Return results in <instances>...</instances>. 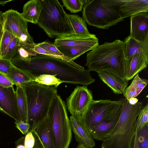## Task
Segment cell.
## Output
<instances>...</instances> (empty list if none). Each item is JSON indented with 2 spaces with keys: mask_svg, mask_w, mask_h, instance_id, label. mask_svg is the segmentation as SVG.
<instances>
[{
  "mask_svg": "<svg viewBox=\"0 0 148 148\" xmlns=\"http://www.w3.org/2000/svg\"><path fill=\"white\" fill-rule=\"evenodd\" d=\"M15 126L23 134L26 135L28 132L30 128L29 124L22 121H15Z\"/></svg>",
  "mask_w": 148,
  "mask_h": 148,
  "instance_id": "cell-37",
  "label": "cell"
},
{
  "mask_svg": "<svg viewBox=\"0 0 148 148\" xmlns=\"http://www.w3.org/2000/svg\"><path fill=\"white\" fill-rule=\"evenodd\" d=\"M71 131L79 144H83L88 148L95 146V143L91 136L84 121L82 115L71 116L69 118Z\"/></svg>",
  "mask_w": 148,
  "mask_h": 148,
  "instance_id": "cell-15",
  "label": "cell"
},
{
  "mask_svg": "<svg viewBox=\"0 0 148 148\" xmlns=\"http://www.w3.org/2000/svg\"><path fill=\"white\" fill-rule=\"evenodd\" d=\"M123 19L143 12H148V0H109Z\"/></svg>",
  "mask_w": 148,
  "mask_h": 148,
  "instance_id": "cell-12",
  "label": "cell"
},
{
  "mask_svg": "<svg viewBox=\"0 0 148 148\" xmlns=\"http://www.w3.org/2000/svg\"><path fill=\"white\" fill-rule=\"evenodd\" d=\"M38 45L50 52L59 56H64L60 52L54 44L45 41L38 43Z\"/></svg>",
  "mask_w": 148,
  "mask_h": 148,
  "instance_id": "cell-34",
  "label": "cell"
},
{
  "mask_svg": "<svg viewBox=\"0 0 148 148\" xmlns=\"http://www.w3.org/2000/svg\"><path fill=\"white\" fill-rule=\"evenodd\" d=\"M57 48L86 46L95 48L99 45L98 39L94 34L89 35L72 34L56 38L53 44Z\"/></svg>",
  "mask_w": 148,
  "mask_h": 148,
  "instance_id": "cell-14",
  "label": "cell"
},
{
  "mask_svg": "<svg viewBox=\"0 0 148 148\" xmlns=\"http://www.w3.org/2000/svg\"><path fill=\"white\" fill-rule=\"evenodd\" d=\"M41 1L43 8L37 24L50 38H59L75 33L67 14L58 0Z\"/></svg>",
  "mask_w": 148,
  "mask_h": 148,
  "instance_id": "cell-5",
  "label": "cell"
},
{
  "mask_svg": "<svg viewBox=\"0 0 148 148\" xmlns=\"http://www.w3.org/2000/svg\"><path fill=\"white\" fill-rule=\"evenodd\" d=\"M13 65L11 61L0 58V72L7 74Z\"/></svg>",
  "mask_w": 148,
  "mask_h": 148,
  "instance_id": "cell-36",
  "label": "cell"
},
{
  "mask_svg": "<svg viewBox=\"0 0 148 148\" xmlns=\"http://www.w3.org/2000/svg\"><path fill=\"white\" fill-rule=\"evenodd\" d=\"M2 13L0 11V36L2 30L3 20L2 16Z\"/></svg>",
  "mask_w": 148,
  "mask_h": 148,
  "instance_id": "cell-41",
  "label": "cell"
},
{
  "mask_svg": "<svg viewBox=\"0 0 148 148\" xmlns=\"http://www.w3.org/2000/svg\"><path fill=\"white\" fill-rule=\"evenodd\" d=\"M36 44L35 43L25 44L20 42L17 50L13 58L27 59L31 58L32 56H35L38 55L34 50V47Z\"/></svg>",
  "mask_w": 148,
  "mask_h": 148,
  "instance_id": "cell-27",
  "label": "cell"
},
{
  "mask_svg": "<svg viewBox=\"0 0 148 148\" xmlns=\"http://www.w3.org/2000/svg\"><path fill=\"white\" fill-rule=\"evenodd\" d=\"M148 103L143 106L140 111L136 120L138 129L142 128L145 125L148 124Z\"/></svg>",
  "mask_w": 148,
  "mask_h": 148,
  "instance_id": "cell-33",
  "label": "cell"
},
{
  "mask_svg": "<svg viewBox=\"0 0 148 148\" xmlns=\"http://www.w3.org/2000/svg\"><path fill=\"white\" fill-rule=\"evenodd\" d=\"M64 6L71 13L81 11L83 8L84 0H62Z\"/></svg>",
  "mask_w": 148,
  "mask_h": 148,
  "instance_id": "cell-32",
  "label": "cell"
},
{
  "mask_svg": "<svg viewBox=\"0 0 148 148\" xmlns=\"http://www.w3.org/2000/svg\"><path fill=\"white\" fill-rule=\"evenodd\" d=\"M16 86H23L34 82V77L27 72L15 66L13 64L6 75Z\"/></svg>",
  "mask_w": 148,
  "mask_h": 148,
  "instance_id": "cell-22",
  "label": "cell"
},
{
  "mask_svg": "<svg viewBox=\"0 0 148 148\" xmlns=\"http://www.w3.org/2000/svg\"><path fill=\"white\" fill-rule=\"evenodd\" d=\"M130 36L141 43L148 42V12H140L130 16Z\"/></svg>",
  "mask_w": 148,
  "mask_h": 148,
  "instance_id": "cell-13",
  "label": "cell"
},
{
  "mask_svg": "<svg viewBox=\"0 0 148 148\" xmlns=\"http://www.w3.org/2000/svg\"><path fill=\"white\" fill-rule=\"evenodd\" d=\"M34 51L37 53L38 55L43 54L47 56H52L60 58L63 59L68 61H72L69 58H67L65 56H58L56 54L47 51L38 45V43H36V45L34 48Z\"/></svg>",
  "mask_w": 148,
  "mask_h": 148,
  "instance_id": "cell-35",
  "label": "cell"
},
{
  "mask_svg": "<svg viewBox=\"0 0 148 148\" xmlns=\"http://www.w3.org/2000/svg\"><path fill=\"white\" fill-rule=\"evenodd\" d=\"M101 80L116 94L123 93L128 84L127 80L123 79L114 73L101 71L97 72Z\"/></svg>",
  "mask_w": 148,
  "mask_h": 148,
  "instance_id": "cell-18",
  "label": "cell"
},
{
  "mask_svg": "<svg viewBox=\"0 0 148 148\" xmlns=\"http://www.w3.org/2000/svg\"><path fill=\"white\" fill-rule=\"evenodd\" d=\"M148 81L140 78L137 74L134 77L130 85L126 87L123 94L128 100L137 96L148 84Z\"/></svg>",
  "mask_w": 148,
  "mask_h": 148,
  "instance_id": "cell-23",
  "label": "cell"
},
{
  "mask_svg": "<svg viewBox=\"0 0 148 148\" xmlns=\"http://www.w3.org/2000/svg\"><path fill=\"white\" fill-rule=\"evenodd\" d=\"M11 61L15 66L34 77L49 74L55 75L63 83L86 86L95 81L90 75L89 70H85L73 61L43 54L27 59L14 58Z\"/></svg>",
  "mask_w": 148,
  "mask_h": 148,
  "instance_id": "cell-1",
  "label": "cell"
},
{
  "mask_svg": "<svg viewBox=\"0 0 148 148\" xmlns=\"http://www.w3.org/2000/svg\"><path fill=\"white\" fill-rule=\"evenodd\" d=\"M119 116L112 121L103 120L97 123L89 130L92 139L103 141L115 125Z\"/></svg>",
  "mask_w": 148,
  "mask_h": 148,
  "instance_id": "cell-20",
  "label": "cell"
},
{
  "mask_svg": "<svg viewBox=\"0 0 148 148\" xmlns=\"http://www.w3.org/2000/svg\"><path fill=\"white\" fill-rule=\"evenodd\" d=\"M34 82L41 84L53 86L56 88L63 83L55 75L49 74H42L35 77Z\"/></svg>",
  "mask_w": 148,
  "mask_h": 148,
  "instance_id": "cell-28",
  "label": "cell"
},
{
  "mask_svg": "<svg viewBox=\"0 0 148 148\" xmlns=\"http://www.w3.org/2000/svg\"><path fill=\"white\" fill-rule=\"evenodd\" d=\"M3 20V29L8 31L25 44L35 43L33 37L28 31V22L21 14L13 9L2 13Z\"/></svg>",
  "mask_w": 148,
  "mask_h": 148,
  "instance_id": "cell-9",
  "label": "cell"
},
{
  "mask_svg": "<svg viewBox=\"0 0 148 148\" xmlns=\"http://www.w3.org/2000/svg\"><path fill=\"white\" fill-rule=\"evenodd\" d=\"M125 60L123 42L116 40L98 45L88 52L85 65L90 71H106L125 79Z\"/></svg>",
  "mask_w": 148,
  "mask_h": 148,
  "instance_id": "cell-2",
  "label": "cell"
},
{
  "mask_svg": "<svg viewBox=\"0 0 148 148\" xmlns=\"http://www.w3.org/2000/svg\"><path fill=\"white\" fill-rule=\"evenodd\" d=\"M31 132H32L35 139L34 144L32 148H42L41 143L36 134L33 131Z\"/></svg>",
  "mask_w": 148,
  "mask_h": 148,
  "instance_id": "cell-39",
  "label": "cell"
},
{
  "mask_svg": "<svg viewBox=\"0 0 148 148\" xmlns=\"http://www.w3.org/2000/svg\"><path fill=\"white\" fill-rule=\"evenodd\" d=\"M0 111L15 121H21L16 92L13 86L4 87L0 86Z\"/></svg>",
  "mask_w": 148,
  "mask_h": 148,
  "instance_id": "cell-11",
  "label": "cell"
},
{
  "mask_svg": "<svg viewBox=\"0 0 148 148\" xmlns=\"http://www.w3.org/2000/svg\"><path fill=\"white\" fill-rule=\"evenodd\" d=\"M52 132L54 148H68L72 138L70 121L65 104L57 94L48 113Z\"/></svg>",
  "mask_w": 148,
  "mask_h": 148,
  "instance_id": "cell-6",
  "label": "cell"
},
{
  "mask_svg": "<svg viewBox=\"0 0 148 148\" xmlns=\"http://www.w3.org/2000/svg\"><path fill=\"white\" fill-rule=\"evenodd\" d=\"M14 85L13 82L6 75L0 72V86L4 87H8Z\"/></svg>",
  "mask_w": 148,
  "mask_h": 148,
  "instance_id": "cell-38",
  "label": "cell"
},
{
  "mask_svg": "<svg viewBox=\"0 0 148 148\" xmlns=\"http://www.w3.org/2000/svg\"><path fill=\"white\" fill-rule=\"evenodd\" d=\"M143 107L142 102L130 104L123 99L118 120L103 141L102 148H132V142L137 127L136 120Z\"/></svg>",
  "mask_w": 148,
  "mask_h": 148,
  "instance_id": "cell-3",
  "label": "cell"
},
{
  "mask_svg": "<svg viewBox=\"0 0 148 148\" xmlns=\"http://www.w3.org/2000/svg\"><path fill=\"white\" fill-rule=\"evenodd\" d=\"M137 137L139 148H148V124L142 128H137Z\"/></svg>",
  "mask_w": 148,
  "mask_h": 148,
  "instance_id": "cell-30",
  "label": "cell"
},
{
  "mask_svg": "<svg viewBox=\"0 0 148 148\" xmlns=\"http://www.w3.org/2000/svg\"><path fill=\"white\" fill-rule=\"evenodd\" d=\"M42 8L41 0H30L24 4L21 14L28 22L37 24Z\"/></svg>",
  "mask_w": 148,
  "mask_h": 148,
  "instance_id": "cell-19",
  "label": "cell"
},
{
  "mask_svg": "<svg viewBox=\"0 0 148 148\" xmlns=\"http://www.w3.org/2000/svg\"><path fill=\"white\" fill-rule=\"evenodd\" d=\"M137 127L136 130V133L134 137V144L133 148H139L138 144V142L137 137Z\"/></svg>",
  "mask_w": 148,
  "mask_h": 148,
  "instance_id": "cell-40",
  "label": "cell"
},
{
  "mask_svg": "<svg viewBox=\"0 0 148 148\" xmlns=\"http://www.w3.org/2000/svg\"><path fill=\"white\" fill-rule=\"evenodd\" d=\"M12 1V0H7V1H5V0L0 1V5H1L3 6H4L7 3L11 1Z\"/></svg>",
  "mask_w": 148,
  "mask_h": 148,
  "instance_id": "cell-43",
  "label": "cell"
},
{
  "mask_svg": "<svg viewBox=\"0 0 148 148\" xmlns=\"http://www.w3.org/2000/svg\"><path fill=\"white\" fill-rule=\"evenodd\" d=\"M128 101L129 103L132 105L135 104L138 102V99L135 97L131 98Z\"/></svg>",
  "mask_w": 148,
  "mask_h": 148,
  "instance_id": "cell-42",
  "label": "cell"
},
{
  "mask_svg": "<svg viewBox=\"0 0 148 148\" xmlns=\"http://www.w3.org/2000/svg\"><path fill=\"white\" fill-rule=\"evenodd\" d=\"M123 99L116 101L93 100L82 115L88 130L102 120L110 121L119 117L122 108Z\"/></svg>",
  "mask_w": 148,
  "mask_h": 148,
  "instance_id": "cell-8",
  "label": "cell"
},
{
  "mask_svg": "<svg viewBox=\"0 0 148 148\" xmlns=\"http://www.w3.org/2000/svg\"><path fill=\"white\" fill-rule=\"evenodd\" d=\"M76 148H88L83 144H79Z\"/></svg>",
  "mask_w": 148,
  "mask_h": 148,
  "instance_id": "cell-44",
  "label": "cell"
},
{
  "mask_svg": "<svg viewBox=\"0 0 148 148\" xmlns=\"http://www.w3.org/2000/svg\"><path fill=\"white\" fill-rule=\"evenodd\" d=\"M33 131L38 137L42 148H54L53 134L48 115L36 125Z\"/></svg>",
  "mask_w": 148,
  "mask_h": 148,
  "instance_id": "cell-17",
  "label": "cell"
},
{
  "mask_svg": "<svg viewBox=\"0 0 148 148\" xmlns=\"http://www.w3.org/2000/svg\"><path fill=\"white\" fill-rule=\"evenodd\" d=\"M94 48L92 47L86 46L57 48L64 56L73 61L86 52L91 50Z\"/></svg>",
  "mask_w": 148,
  "mask_h": 148,
  "instance_id": "cell-26",
  "label": "cell"
},
{
  "mask_svg": "<svg viewBox=\"0 0 148 148\" xmlns=\"http://www.w3.org/2000/svg\"><path fill=\"white\" fill-rule=\"evenodd\" d=\"M82 18L88 25L107 29L124 20L109 0H84Z\"/></svg>",
  "mask_w": 148,
  "mask_h": 148,
  "instance_id": "cell-7",
  "label": "cell"
},
{
  "mask_svg": "<svg viewBox=\"0 0 148 148\" xmlns=\"http://www.w3.org/2000/svg\"><path fill=\"white\" fill-rule=\"evenodd\" d=\"M20 42L19 39L15 37L8 45L1 58L11 61L17 50Z\"/></svg>",
  "mask_w": 148,
  "mask_h": 148,
  "instance_id": "cell-29",
  "label": "cell"
},
{
  "mask_svg": "<svg viewBox=\"0 0 148 148\" xmlns=\"http://www.w3.org/2000/svg\"><path fill=\"white\" fill-rule=\"evenodd\" d=\"M148 65V54H135L129 59L126 60L125 67V79L128 81Z\"/></svg>",
  "mask_w": 148,
  "mask_h": 148,
  "instance_id": "cell-16",
  "label": "cell"
},
{
  "mask_svg": "<svg viewBox=\"0 0 148 148\" xmlns=\"http://www.w3.org/2000/svg\"><path fill=\"white\" fill-rule=\"evenodd\" d=\"M16 87L17 102L21 121L27 123V104L26 94L23 86Z\"/></svg>",
  "mask_w": 148,
  "mask_h": 148,
  "instance_id": "cell-24",
  "label": "cell"
},
{
  "mask_svg": "<svg viewBox=\"0 0 148 148\" xmlns=\"http://www.w3.org/2000/svg\"><path fill=\"white\" fill-rule=\"evenodd\" d=\"M93 100L92 92L87 86H77L66 99L67 107L71 116H80Z\"/></svg>",
  "mask_w": 148,
  "mask_h": 148,
  "instance_id": "cell-10",
  "label": "cell"
},
{
  "mask_svg": "<svg viewBox=\"0 0 148 148\" xmlns=\"http://www.w3.org/2000/svg\"><path fill=\"white\" fill-rule=\"evenodd\" d=\"M123 42L126 60L129 59L135 54L144 53L148 54V42L141 43L130 36L127 37Z\"/></svg>",
  "mask_w": 148,
  "mask_h": 148,
  "instance_id": "cell-21",
  "label": "cell"
},
{
  "mask_svg": "<svg viewBox=\"0 0 148 148\" xmlns=\"http://www.w3.org/2000/svg\"><path fill=\"white\" fill-rule=\"evenodd\" d=\"M67 15L73 28L75 34L79 35H89L90 33L87 29L84 20L78 15L67 14Z\"/></svg>",
  "mask_w": 148,
  "mask_h": 148,
  "instance_id": "cell-25",
  "label": "cell"
},
{
  "mask_svg": "<svg viewBox=\"0 0 148 148\" xmlns=\"http://www.w3.org/2000/svg\"><path fill=\"white\" fill-rule=\"evenodd\" d=\"M15 37L10 32L2 28L0 36V58L10 42Z\"/></svg>",
  "mask_w": 148,
  "mask_h": 148,
  "instance_id": "cell-31",
  "label": "cell"
},
{
  "mask_svg": "<svg viewBox=\"0 0 148 148\" xmlns=\"http://www.w3.org/2000/svg\"><path fill=\"white\" fill-rule=\"evenodd\" d=\"M23 86L27 98V123L30 125L28 132L47 115L52 101L57 94V88L34 82Z\"/></svg>",
  "mask_w": 148,
  "mask_h": 148,
  "instance_id": "cell-4",
  "label": "cell"
}]
</instances>
